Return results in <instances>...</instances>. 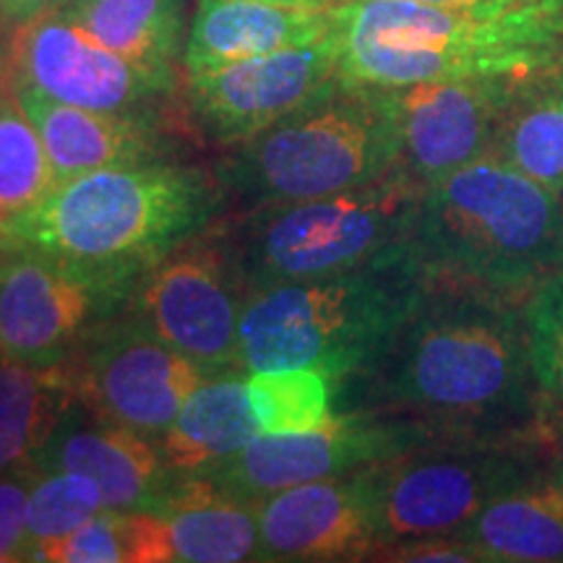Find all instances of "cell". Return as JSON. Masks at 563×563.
<instances>
[{
	"instance_id": "obj_1",
	"label": "cell",
	"mask_w": 563,
	"mask_h": 563,
	"mask_svg": "<svg viewBox=\"0 0 563 563\" xmlns=\"http://www.w3.org/2000/svg\"><path fill=\"white\" fill-rule=\"evenodd\" d=\"M340 76L399 89L475 76H534L563 58V3L443 9L415 0L332 3Z\"/></svg>"
},
{
	"instance_id": "obj_2",
	"label": "cell",
	"mask_w": 563,
	"mask_h": 563,
	"mask_svg": "<svg viewBox=\"0 0 563 563\" xmlns=\"http://www.w3.org/2000/svg\"><path fill=\"white\" fill-rule=\"evenodd\" d=\"M222 203V183L199 167L170 159L110 167L55 183L37 207L0 228V249L144 274L199 238Z\"/></svg>"
},
{
	"instance_id": "obj_3",
	"label": "cell",
	"mask_w": 563,
	"mask_h": 563,
	"mask_svg": "<svg viewBox=\"0 0 563 563\" xmlns=\"http://www.w3.org/2000/svg\"><path fill=\"white\" fill-rule=\"evenodd\" d=\"M412 251L428 282L511 295L563 274L559 194L501 157H481L422 188Z\"/></svg>"
},
{
	"instance_id": "obj_4",
	"label": "cell",
	"mask_w": 563,
	"mask_h": 563,
	"mask_svg": "<svg viewBox=\"0 0 563 563\" xmlns=\"http://www.w3.org/2000/svg\"><path fill=\"white\" fill-rule=\"evenodd\" d=\"M410 249L357 269L245 292L241 371L316 368L332 382L382 363L426 295Z\"/></svg>"
},
{
	"instance_id": "obj_5",
	"label": "cell",
	"mask_w": 563,
	"mask_h": 563,
	"mask_svg": "<svg viewBox=\"0 0 563 563\" xmlns=\"http://www.w3.org/2000/svg\"><path fill=\"white\" fill-rule=\"evenodd\" d=\"M402 167V131L391 89L340 79L243 144L217 180L256 207L311 201L368 186Z\"/></svg>"
},
{
	"instance_id": "obj_6",
	"label": "cell",
	"mask_w": 563,
	"mask_h": 563,
	"mask_svg": "<svg viewBox=\"0 0 563 563\" xmlns=\"http://www.w3.org/2000/svg\"><path fill=\"white\" fill-rule=\"evenodd\" d=\"M473 292L431 300L405 321L386 350V394L433 415H488L514 407L530 378L525 313Z\"/></svg>"
},
{
	"instance_id": "obj_7",
	"label": "cell",
	"mask_w": 563,
	"mask_h": 563,
	"mask_svg": "<svg viewBox=\"0 0 563 563\" xmlns=\"http://www.w3.org/2000/svg\"><path fill=\"white\" fill-rule=\"evenodd\" d=\"M422 188L399 167L336 196L256 207L228 245L245 292L332 277L410 249Z\"/></svg>"
},
{
	"instance_id": "obj_8",
	"label": "cell",
	"mask_w": 563,
	"mask_h": 563,
	"mask_svg": "<svg viewBox=\"0 0 563 563\" xmlns=\"http://www.w3.org/2000/svg\"><path fill=\"white\" fill-rule=\"evenodd\" d=\"M141 274L0 249V355L53 368L129 306Z\"/></svg>"
},
{
	"instance_id": "obj_9",
	"label": "cell",
	"mask_w": 563,
	"mask_h": 563,
	"mask_svg": "<svg viewBox=\"0 0 563 563\" xmlns=\"http://www.w3.org/2000/svg\"><path fill=\"white\" fill-rule=\"evenodd\" d=\"M371 475L382 548L460 534L490 498L527 481L522 464L498 449L422 443L371 467Z\"/></svg>"
},
{
	"instance_id": "obj_10",
	"label": "cell",
	"mask_w": 563,
	"mask_h": 563,
	"mask_svg": "<svg viewBox=\"0 0 563 563\" xmlns=\"http://www.w3.org/2000/svg\"><path fill=\"white\" fill-rule=\"evenodd\" d=\"M196 241L183 243L141 274L125 311L203 368L241 371L238 332L245 287L228 249Z\"/></svg>"
},
{
	"instance_id": "obj_11",
	"label": "cell",
	"mask_w": 563,
	"mask_h": 563,
	"mask_svg": "<svg viewBox=\"0 0 563 563\" xmlns=\"http://www.w3.org/2000/svg\"><path fill=\"white\" fill-rule=\"evenodd\" d=\"M79 350L74 373L79 402L157 441L183 402L211 376H220L157 340L131 313L100 323Z\"/></svg>"
},
{
	"instance_id": "obj_12",
	"label": "cell",
	"mask_w": 563,
	"mask_h": 563,
	"mask_svg": "<svg viewBox=\"0 0 563 563\" xmlns=\"http://www.w3.org/2000/svg\"><path fill=\"white\" fill-rule=\"evenodd\" d=\"M11 68L13 87L37 89L74 108L154 121L175 91V76L110 51L60 9L16 26Z\"/></svg>"
},
{
	"instance_id": "obj_13",
	"label": "cell",
	"mask_w": 563,
	"mask_h": 563,
	"mask_svg": "<svg viewBox=\"0 0 563 563\" xmlns=\"http://www.w3.org/2000/svg\"><path fill=\"white\" fill-rule=\"evenodd\" d=\"M332 30L311 45L188 74V110L203 139L220 146L249 141L340 81Z\"/></svg>"
},
{
	"instance_id": "obj_14",
	"label": "cell",
	"mask_w": 563,
	"mask_h": 563,
	"mask_svg": "<svg viewBox=\"0 0 563 563\" xmlns=\"http://www.w3.org/2000/svg\"><path fill=\"white\" fill-rule=\"evenodd\" d=\"M422 443L415 426L344 415L306 433H258L249 446L201 470L220 488L262 501L295 485L376 467Z\"/></svg>"
},
{
	"instance_id": "obj_15",
	"label": "cell",
	"mask_w": 563,
	"mask_h": 563,
	"mask_svg": "<svg viewBox=\"0 0 563 563\" xmlns=\"http://www.w3.org/2000/svg\"><path fill=\"white\" fill-rule=\"evenodd\" d=\"M530 76H475L391 89L402 167L422 186L488 157L506 110Z\"/></svg>"
},
{
	"instance_id": "obj_16",
	"label": "cell",
	"mask_w": 563,
	"mask_h": 563,
	"mask_svg": "<svg viewBox=\"0 0 563 563\" xmlns=\"http://www.w3.org/2000/svg\"><path fill=\"white\" fill-rule=\"evenodd\" d=\"M256 517L258 561H357L382 548L371 467L272 493Z\"/></svg>"
},
{
	"instance_id": "obj_17",
	"label": "cell",
	"mask_w": 563,
	"mask_h": 563,
	"mask_svg": "<svg viewBox=\"0 0 563 563\" xmlns=\"http://www.w3.org/2000/svg\"><path fill=\"white\" fill-rule=\"evenodd\" d=\"M34 473H79L97 483L104 511H154L178 481L157 439L141 435L95 415L70 407Z\"/></svg>"
},
{
	"instance_id": "obj_18",
	"label": "cell",
	"mask_w": 563,
	"mask_h": 563,
	"mask_svg": "<svg viewBox=\"0 0 563 563\" xmlns=\"http://www.w3.org/2000/svg\"><path fill=\"white\" fill-rule=\"evenodd\" d=\"M13 95L45 144L55 183L110 167L165 162L173 152L170 133L154 118L74 108L30 87H13Z\"/></svg>"
},
{
	"instance_id": "obj_19",
	"label": "cell",
	"mask_w": 563,
	"mask_h": 563,
	"mask_svg": "<svg viewBox=\"0 0 563 563\" xmlns=\"http://www.w3.org/2000/svg\"><path fill=\"white\" fill-rule=\"evenodd\" d=\"M334 30L332 3L300 9L266 0H199L183 63L199 74L230 63L311 45Z\"/></svg>"
},
{
	"instance_id": "obj_20",
	"label": "cell",
	"mask_w": 563,
	"mask_h": 563,
	"mask_svg": "<svg viewBox=\"0 0 563 563\" xmlns=\"http://www.w3.org/2000/svg\"><path fill=\"white\" fill-rule=\"evenodd\" d=\"M165 519L173 561H258L256 501H245L201 475H178L154 509Z\"/></svg>"
},
{
	"instance_id": "obj_21",
	"label": "cell",
	"mask_w": 563,
	"mask_h": 563,
	"mask_svg": "<svg viewBox=\"0 0 563 563\" xmlns=\"http://www.w3.org/2000/svg\"><path fill=\"white\" fill-rule=\"evenodd\" d=\"M258 433L249 373L228 371L211 376L183 402L170 428L159 435V446L175 475H196L241 452Z\"/></svg>"
},
{
	"instance_id": "obj_22",
	"label": "cell",
	"mask_w": 563,
	"mask_h": 563,
	"mask_svg": "<svg viewBox=\"0 0 563 563\" xmlns=\"http://www.w3.org/2000/svg\"><path fill=\"white\" fill-rule=\"evenodd\" d=\"M460 538L483 561H563V475L525 481L490 498Z\"/></svg>"
},
{
	"instance_id": "obj_23",
	"label": "cell",
	"mask_w": 563,
	"mask_h": 563,
	"mask_svg": "<svg viewBox=\"0 0 563 563\" xmlns=\"http://www.w3.org/2000/svg\"><path fill=\"white\" fill-rule=\"evenodd\" d=\"M76 399L68 365L40 368L0 355V473L34 470Z\"/></svg>"
},
{
	"instance_id": "obj_24",
	"label": "cell",
	"mask_w": 563,
	"mask_h": 563,
	"mask_svg": "<svg viewBox=\"0 0 563 563\" xmlns=\"http://www.w3.org/2000/svg\"><path fill=\"white\" fill-rule=\"evenodd\" d=\"M60 11L123 58L175 76L186 51V0H68Z\"/></svg>"
},
{
	"instance_id": "obj_25",
	"label": "cell",
	"mask_w": 563,
	"mask_h": 563,
	"mask_svg": "<svg viewBox=\"0 0 563 563\" xmlns=\"http://www.w3.org/2000/svg\"><path fill=\"white\" fill-rule=\"evenodd\" d=\"M493 152L548 191L563 194V79L555 63L522 81Z\"/></svg>"
},
{
	"instance_id": "obj_26",
	"label": "cell",
	"mask_w": 563,
	"mask_h": 563,
	"mask_svg": "<svg viewBox=\"0 0 563 563\" xmlns=\"http://www.w3.org/2000/svg\"><path fill=\"white\" fill-rule=\"evenodd\" d=\"M45 563H170L165 519L154 511H102L66 538L34 551Z\"/></svg>"
},
{
	"instance_id": "obj_27",
	"label": "cell",
	"mask_w": 563,
	"mask_h": 563,
	"mask_svg": "<svg viewBox=\"0 0 563 563\" xmlns=\"http://www.w3.org/2000/svg\"><path fill=\"white\" fill-rule=\"evenodd\" d=\"M55 186L37 129L16 95H0V228L37 207Z\"/></svg>"
},
{
	"instance_id": "obj_28",
	"label": "cell",
	"mask_w": 563,
	"mask_h": 563,
	"mask_svg": "<svg viewBox=\"0 0 563 563\" xmlns=\"http://www.w3.org/2000/svg\"><path fill=\"white\" fill-rule=\"evenodd\" d=\"M334 382L316 368L249 373V399L262 433H306L327 426Z\"/></svg>"
},
{
	"instance_id": "obj_29",
	"label": "cell",
	"mask_w": 563,
	"mask_h": 563,
	"mask_svg": "<svg viewBox=\"0 0 563 563\" xmlns=\"http://www.w3.org/2000/svg\"><path fill=\"white\" fill-rule=\"evenodd\" d=\"M104 511L97 483L79 473H34L26 501L30 561L37 548L76 532Z\"/></svg>"
},
{
	"instance_id": "obj_30",
	"label": "cell",
	"mask_w": 563,
	"mask_h": 563,
	"mask_svg": "<svg viewBox=\"0 0 563 563\" xmlns=\"http://www.w3.org/2000/svg\"><path fill=\"white\" fill-rule=\"evenodd\" d=\"M525 323L534 382L563 399V274L534 287Z\"/></svg>"
},
{
	"instance_id": "obj_31",
	"label": "cell",
	"mask_w": 563,
	"mask_h": 563,
	"mask_svg": "<svg viewBox=\"0 0 563 563\" xmlns=\"http://www.w3.org/2000/svg\"><path fill=\"white\" fill-rule=\"evenodd\" d=\"M34 470H5L0 473V563L30 561L26 534V501Z\"/></svg>"
},
{
	"instance_id": "obj_32",
	"label": "cell",
	"mask_w": 563,
	"mask_h": 563,
	"mask_svg": "<svg viewBox=\"0 0 563 563\" xmlns=\"http://www.w3.org/2000/svg\"><path fill=\"white\" fill-rule=\"evenodd\" d=\"M382 551L386 553L384 559H391V561H446V563L483 561L481 553H477L467 540L460 538V534H439V538L405 540V543L386 545Z\"/></svg>"
},
{
	"instance_id": "obj_33",
	"label": "cell",
	"mask_w": 563,
	"mask_h": 563,
	"mask_svg": "<svg viewBox=\"0 0 563 563\" xmlns=\"http://www.w3.org/2000/svg\"><path fill=\"white\" fill-rule=\"evenodd\" d=\"M68 0H0V24L16 26L42 16V13L58 11Z\"/></svg>"
},
{
	"instance_id": "obj_34",
	"label": "cell",
	"mask_w": 563,
	"mask_h": 563,
	"mask_svg": "<svg viewBox=\"0 0 563 563\" xmlns=\"http://www.w3.org/2000/svg\"><path fill=\"white\" fill-rule=\"evenodd\" d=\"M415 3L443 5V9H496V5H509L517 0H415Z\"/></svg>"
},
{
	"instance_id": "obj_35",
	"label": "cell",
	"mask_w": 563,
	"mask_h": 563,
	"mask_svg": "<svg viewBox=\"0 0 563 563\" xmlns=\"http://www.w3.org/2000/svg\"><path fill=\"white\" fill-rule=\"evenodd\" d=\"M266 3H279V5H300V9H316V5H329L327 0H266Z\"/></svg>"
},
{
	"instance_id": "obj_36",
	"label": "cell",
	"mask_w": 563,
	"mask_h": 563,
	"mask_svg": "<svg viewBox=\"0 0 563 563\" xmlns=\"http://www.w3.org/2000/svg\"><path fill=\"white\" fill-rule=\"evenodd\" d=\"M555 70H559V76L563 79V58H561L559 63H555Z\"/></svg>"
},
{
	"instance_id": "obj_37",
	"label": "cell",
	"mask_w": 563,
	"mask_h": 563,
	"mask_svg": "<svg viewBox=\"0 0 563 563\" xmlns=\"http://www.w3.org/2000/svg\"><path fill=\"white\" fill-rule=\"evenodd\" d=\"M559 475H563V446H561V464H559Z\"/></svg>"
},
{
	"instance_id": "obj_38",
	"label": "cell",
	"mask_w": 563,
	"mask_h": 563,
	"mask_svg": "<svg viewBox=\"0 0 563 563\" xmlns=\"http://www.w3.org/2000/svg\"><path fill=\"white\" fill-rule=\"evenodd\" d=\"M327 3H340V0H327Z\"/></svg>"
},
{
	"instance_id": "obj_39",
	"label": "cell",
	"mask_w": 563,
	"mask_h": 563,
	"mask_svg": "<svg viewBox=\"0 0 563 563\" xmlns=\"http://www.w3.org/2000/svg\"><path fill=\"white\" fill-rule=\"evenodd\" d=\"M0 68H3V60H0Z\"/></svg>"
},
{
	"instance_id": "obj_40",
	"label": "cell",
	"mask_w": 563,
	"mask_h": 563,
	"mask_svg": "<svg viewBox=\"0 0 563 563\" xmlns=\"http://www.w3.org/2000/svg\"><path fill=\"white\" fill-rule=\"evenodd\" d=\"M559 3H563V0H559Z\"/></svg>"
}]
</instances>
